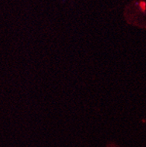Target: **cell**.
I'll use <instances>...</instances> for the list:
<instances>
[{
  "mask_svg": "<svg viewBox=\"0 0 146 147\" xmlns=\"http://www.w3.org/2000/svg\"><path fill=\"white\" fill-rule=\"evenodd\" d=\"M139 7H140L143 11H145V7H146L145 3V2H141V3L139 4Z\"/></svg>",
  "mask_w": 146,
  "mask_h": 147,
  "instance_id": "cell-1",
  "label": "cell"
}]
</instances>
